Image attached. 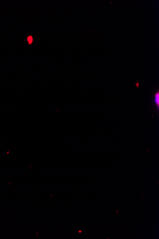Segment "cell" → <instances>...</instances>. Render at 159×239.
Listing matches in <instances>:
<instances>
[{
	"label": "cell",
	"instance_id": "obj_1",
	"mask_svg": "<svg viewBox=\"0 0 159 239\" xmlns=\"http://www.w3.org/2000/svg\"><path fill=\"white\" fill-rule=\"evenodd\" d=\"M155 101L156 105H157L158 108H159V92L158 91L157 93H156L155 96Z\"/></svg>",
	"mask_w": 159,
	"mask_h": 239
},
{
	"label": "cell",
	"instance_id": "obj_2",
	"mask_svg": "<svg viewBox=\"0 0 159 239\" xmlns=\"http://www.w3.org/2000/svg\"><path fill=\"white\" fill-rule=\"evenodd\" d=\"M28 40L29 44H32V37L31 36H29L28 37Z\"/></svg>",
	"mask_w": 159,
	"mask_h": 239
}]
</instances>
